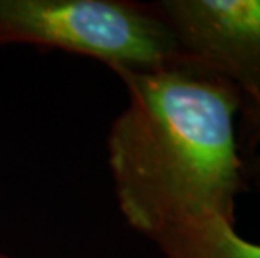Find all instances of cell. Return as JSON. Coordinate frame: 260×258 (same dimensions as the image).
I'll use <instances>...</instances> for the list:
<instances>
[{"label": "cell", "mask_w": 260, "mask_h": 258, "mask_svg": "<svg viewBox=\"0 0 260 258\" xmlns=\"http://www.w3.org/2000/svg\"><path fill=\"white\" fill-rule=\"evenodd\" d=\"M2 44L62 49L114 70H151L185 60L154 5L118 0H0Z\"/></svg>", "instance_id": "cell-2"}, {"label": "cell", "mask_w": 260, "mask_h": 258, "mask_svg": "<svg viewBox=\"0 0 260 258\" xmlns=\"http://www.w3.org/2000/svg\"><path fill=\"white\" fill-rule=\"evenodd\" d=\"M242 107L243 123L248 131V141H250V159L243 163V178L245 183L253 185L260 193V92H242Z\"/></svg>", "instance_id": "cell-5"}, {"label": "cell", "mask_w": 260, "mask_h": 258, "mask_svg": "<svg viewBox=\"0 0 260 258\" xmlns=\"http://www.w3.org/2000/svg\"><path fill=\"white\" fill-rule=\"evenodd\" d=\"M128 106L108 139L119 210L154 240L193 218L235 227L247 190L235 138L242 91L190 60L151 70L118 69Z\"/></svg>", "instance_id": "cell-1"}, {"label": "cell", "mask_w": 260, "mask_h": 258, "mask_svg": "<svg viewBox=\"0 0 260 258\" xmlns=\"http://www.w3.org/2000/svg\"><path fill=\"white\" fill-rule=\"evenodd\" d=\"M0 258H7V256H4V255H2V253H0Z\"/></svg>", "instance_id": "cell-6"}, {"label": "cell", "mask_w": 260, "mask_h": 258, "mask_svg": "<svg viewBox=\"0 0 260 258\" xmlns=\"http://www.w3.org/2000/svg\"><path fill=\"white\" fill-rule=\"evenodd\" d=\"M154 7L186 60L260 92V0H163Z\"/></svg>", "instance_id": "cell-3"}, {"label": "cell", "mask_w": 260, "mask_h": 258, "mask_svg": "<svg viewBox=\"0 0 260 258\" xmlns=\"http://www.w3.org/2000/svg\"><path fill=\"white\" fill-rule=\"evenodd\" d=\"M154 241L167 258H260V245L243 240L220 216L188 219L165 230Z\"/></svg>", "instance_id": "cell-4"}]
</instances>
